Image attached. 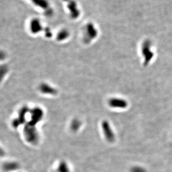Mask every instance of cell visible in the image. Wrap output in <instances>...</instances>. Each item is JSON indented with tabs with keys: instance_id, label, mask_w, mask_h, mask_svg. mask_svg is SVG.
<instances>
[{
	"instance_id": "5b68a950",
	"label": "cell",
	"mask_w": 172,
	"mask_h": 172,
	"mask_svg": "<svg viewBox=\"0 0 172 172\" xmlns=\"http://www.w3.org/2000/svg\"><path fill=\"white\" fill-rule=\"evenodd\" d=\"M30 28L32 33L36 34L43 30L42 25L38 19H33L30 22Z\"/></svg>"
},
{
	"instance_id": "52a82bcc",
	"label": "cell",
	"mask_w": 172,
	"mask_h": 172,
	"mask_svg": "<svg viewBox=\"0 0 172 172\" xmlns=\"http://www.w3.org/2000/svg\"><path fill=\"white\" fill-rule=\"evenodd\" d=\"M32 3L37 7L47 10L49 8V4L47 0H31Z\"/></svg>"
},
{
	"instance_id": "277c9868",
	"label": "cell",
	"mask_w": 172,
	"mask_h": 172,
	"mask_svg": "<svg viewBox=\"0 0 172 172\" xmlns=\"http://www.w3.org/2000/svg\"><path fill=\"white\" fill-rule=\"evenodd\" d=\"M43 113L42 110L39 108H35L31 112V120L30 125L34 126L43 117Z\"/></svg>"
},
{
	"instance_id": "6da1fadb",
	"label": "cell",
	"mask_w": 172,
	"mask_h": 172,
	"mask_svg": "<svg viewBox=\"0 0 172 172\" xmlns=\"http://www.w3.org/2000/svg\"><path fill=\"white\" fill-rule=\"evenodd\" d=\"M67 4V8L70 12L72 18L77 19L80 15V12L77 7V4L74 0H63Z\"/></svg>"
},
{
	"instance_id": "8992f818",
	"label": "cell",
	"mask_w": 172,
	"mask_h": 172,
	"mask_svg": "<svg viewBox=\"0 0 172 172\" xmlns=\"http://www.w3.org/2000/svg\"><path fill=\"white\" fill-rule=\"evenodd\" d=\"M109 106L113 108H125L127 106V102L124 100L118 98H112L109 101Z\"/></svg>"
},
{
	"instance_id": "7a4b0ae2",
	"label": "cell",
	"mask_w": 172,
	"mask_h": 172,
	"mask_svg": "<svg viewBox=\"0 0 172 172\" xmlns=\"http://www.w3.org/2000/svg\"><path fill=\"white\" fill-rule=\"evenodd\" d=\"M102 130L106 140L109 142H113L115 140V135L109 122L104 120L101 124Z\"/></svg>"
},
{
	"instance_id": "7c38bea8",
	"label": "cell",
	"mask_w": 172,
	"mask_h": 172,
	"mask_svg": "<svg viewBox=\"0 0 172 172\" xmlns=\"http://www.w3.org/2000/svg\"><path fill=\"white\" fill-rule=\"evenodd\" d=\"M130 172H146V170L141 166H136L132 167Z\"/></svg>"
},
{
	"instance_id": "3957f363",
	"label": "cell",
	"mask_w": 172,
	"mask_h": 172,
	"mask_svg": "<svg viewBox=\"0 0 172 172\" xmlns=\"http://www.w3.org/2000/svg\"><path fill=\"white\" fill-rule=\"evenodd\" d=\"M86 30L85 37V40L86 42H90V41L94 39L97 36V31L92 23H87V25L86 26Z\"/></svg>"
},
{
	"instance_id": "8fae6325",
	"label": "cell",
	"mask_w": 172,
	"mask_h": 172,
	"mask_svg": "<svg viewBox=\"0 0 172 172\" xmlns=\"http://www.w3.org/2000/svg\"><path fill=\"white\" fill-rule=\"evenodd\" d=\"M58 172H69V168L65 163H61L59 164Z\"/></svg>"
},
{
	"instance_id": "ba28073f",
	"label": "cell",
	"mask_w": 172,
	"mask_h": 172,
	"mask_svg": "<svg viewBox=\"0 0 172 172\" xmlns=\"http://www.w3.org/2000/svg\"><path fill=\"white\" fill-rule=\"evenodd\" d=\"M143 54L144 55V57L146 58L145 61L146 62H148V61H149L151 59L152 57V53L150 51V47L148 45L144 44L143 48Z\"/></svg>"
},
{
	"instance_id": "9c48e42d",
	"label": "cell",
	"mask_w": 172,
	"mask_h": 172,
	"mask_svg": "<svg viewBox=\"0 0 172 172\" xmlns=\"http://www.w3.org/2000/svg\"><path fill=\"white\" fill-rule=\"evenodd\" d=\"M40 90L42 92L46 94H54L55 93V90L53 87H51L47 84H43L41 85Z\"/></svg>"
},
{
	"instance_id": "4fadbf2b",
	"label": "cell",
	"mask_w": 172,
	"mask_h": 172,
	"mask_svg": "<svg viewBox=\"0 0 172 172\" xmlns=\"http://www.w3.org/2000/svg\"><path fill=\"white\" fill-rule=\"evenodd\" d=\"M45 34L47 37H50L52 36L51 32L49 28H47L45 30Z\"/></svg>"
},
{
	"instance_id": "30bf717a",
	"label": "cell",
	"mask_w": 172,
	"mask_h": 172,
	"mask_svg": "<svg viewBox=\"0 0 172 172\" xmlns=\"http://www.w3.org/2000/svg\"><path fill=\"white\" fill-rule=\"evenodd\" d=\"M69 36V33L66 30H62L58 34L57 39L58 40L62 41L68 38Z\"/></svg>"
}]
</instances>
